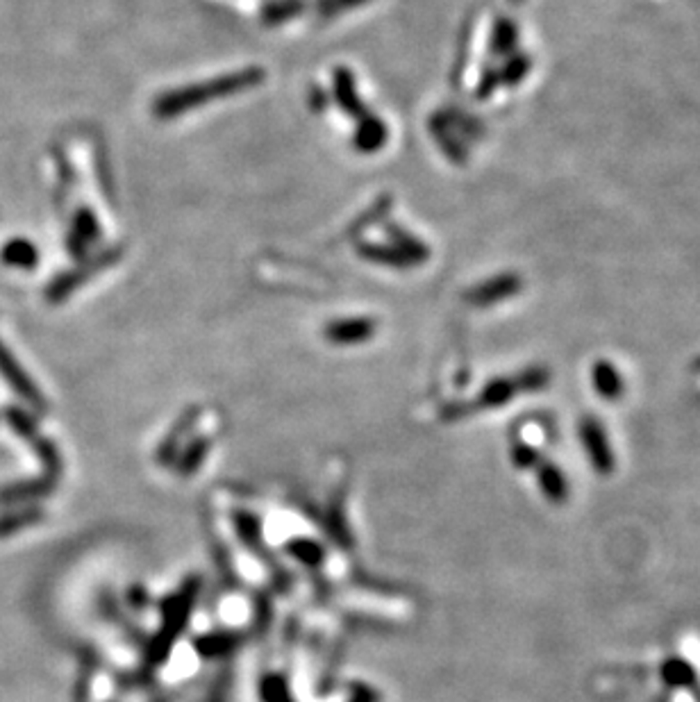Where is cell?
<instances>
[{
    "mask_svg": "<svg viewBox=\"0 0 700 702\" xmlns=\"http://www.w3.org/2000/svg\"><path fill=\"white\" fill-rule=\"evenodd\" d=\"M266 78L264 69L251 67L244 71L227 73V76L212 78L207 82H198V85L182 87V89L161 94L155 100V114L160 118H173L178 114L191 112V109L200 107V105L209 103V100L226 98V96L242 94V91L253 89V87L262 85Z\"/></svg>",
    "mask_w": 700,
    "mask_h": 702,
    "instance_id": "1",
    "label": "cell"
},
{
    "mask_svg": "<svg viewBox=\"0 0 700 702\" xmlns=\"http://www.w3.org/2000/svg\"><path fill=\"white\" fill-rule=\"evenodd\" d=\"M577 434H580V443L585 453H587L589 462L596 468L598 476H610L614 471V450L607 439L605 428L594 416H585L577 425Z\"/></svg>",
    "mask_w": 700,
    "mask_h": 702,
    "instance_id": "2",
    "label": "cell"
},
{
    "mask_svg": "<svg viewBox=\"0 0 700 702\" xmlns=\"http://www.w3.org/2000/svg\"><path fill=\"white\" fill-rule=\"evenodd\" d=\"M520 289H523V280H520L519 275L502 273L464 293V300L474 307H489L493 305V302H501V300H507V298L516 296Z\"/></svg>",
    "mask_w": 700,
    "mask_h": 702,
    "instance_id": "3",
    "label": "cell"
},
{
    "mask_svg": "<svg viewBox=\"0 0 700 702\" xmlns=\"http://www.w3.org/2000/svg\"><path fill=\"white\" fill-rule=\"evenodd\" d=\"M323 335L336 346L360 344L375 335V321L373 319H341V321L330 323Z\"/></svg>",
    "mask_w": 700,
    "mask_h": 702,
    "instance_id": "4",
    "label": "cell"
},
{
    "mask_svg": "<svg viewBox=\"0 0 700 702\" xmlns=\"http://www.w3.org/2000/svg\"><path fill=\"white\" fill-rule=\"evenodd\" d=\"M332 82H335V98L336 103H339V107L344 109L348 116L353 118H364L366 114H369V109L364 107V103L360 100V94H357V87H355V78H353V73L348 71V69L339 67L335 71V76H332Z\"/></svg>",
    "mask_w": 700,
    "mask_h": 702,
    "instance_id": "5",
    "label": "cell"
},
{
    "mask_svg": "<svg viewBox=\"0 0 700 702\" xmlns=\"http://www.w3.org/2000/svg\"><path fill=\"white\" fill-rule=\"evenodd\" d=\"M119 260H121V248L105 250V253H100L94 262H89V264L82 266L80 271H76V273L67 275V278H62V280H57L55 289H52V296L64 298L69 291H71V289H76V284H80L82 280L91 278V275L98 273L100 269H107L109 264H116Z\"/></svg>",
    "mask_w": 700,
    "mask_h": 702,
    "instance_id": "6",
    "label": "cell"
},
{
    "mask_svg": "<svg viewBox=\"0 0 700 702\" xmlns=\"http://www.w3.org/2000/svg\"><path fill=\"white\" fill-rule=\"evenodd\" d=\"M592 384L594 389H596L598 396L605 398V401L610 402L619 401L625 392L623 375H621L619 368H616L612 362H607V359H601V362L594 364Z\"/></svg>",
    "mask_w": 700,
    "mask_h": 702,
    "instance_id": "7",
    "label": "cell"
},
{
    "mask_svg": "<svg viewBox=\"0 0 700 702\" xmlns=\"http://www.w3.org/2000/svg\"><path fill=\"white\" fill-rule=\"evenodd\" d=\"M535 468L541 494H544L550 503H564V500L568 498V480L562 473V468L553 462H539Z\"/></svg>",
    "mask_w": 700,
    "mask_h": 702,
    "instance_id": "8",
    "label": "cell"
},
{
    "mask_svg": "<svg viewBox=\"0 0 700 702\" xmlns=\"http://www.w3.org/2000/svg\"><path fill=\"white\" fill-rule=\"evenodd\" d=\"M387 137V125H384L378 116H373V114H366V116L360 118V123H357L355 139H353V142H355V148L360 152H375L384 146Z\"/></svg>",
    "mask_w": 700,
    "mask_h": 702,
    "instance_id": "9",
    "label": "cell"
},
{
    "mask_svg": "<svg viewBox=\"0 0 700 702\" xmlns=\"http://www.w3.org/2000/svg\"><path fill=\"white\" fill-rule=\"evenodd\" d=\"M357 253L364 260L375 262V264L396 266V269H407V266H417L419 262L410 257L407 253L398 250L396 245H380V244H357Z\"/></svg>",
    "mask_w": 700,
    "mask_h": 702,
    "instance_id": "10",
    "label": "cell"
},
{
    "mask_svg": "<svg viewBox=\"0 0 700 702\" xmlns=\"http://www.w3.org/2000/svg\"><path fill=\"white\" fill-rule=\"evenodd\" d=\"M387 232H389V236H391L393 244H396L398 250H402V253H407L410 257H414L419 264L428 262V257H430V250H428L426 244H421L419 239H414L410 232L401 230V227L393 226V223H387Z\"/></svg>",
    "mask_w": 700,
    "mask_h": 702,
    "instance_id": "11",
    "label": "cell"
},
{
    "mask_svg": "<svg viewBox=\"0 0 700 702\" xmlns=\"http://www.w3.org/2000/svg\"><path fill=\"white\" fill-rule=\"evenodd\" d=\"M519 43V30L511 21L498 19L492 32V51L493 55H510Z\"/></svg>",
    "mask_w": 700,
    "mask_h": 702,
    "instance_id": "12",
    "label": "cell"
},
{
    "mask_svg": "<svg viewBox=\"0 0 700 702\" xmlns=\"http://www.w3.org/2000/svg\"><path fill=\"white\" fill-rule=\"evenodd\" d=\"M659 670H662V679L668 684V687L682 688V687H694L695 684L694 669H691L685 660H676V657H673V660L664 661Z\"/></svg>",
    "mask_w": 700,
    "mask_h": 702,
    "instance_id": "13",
    "label": "cell"
},
{
    "mask_svg": "<svg viewBox=\"0 0 700 702\" xmlns=\"http://www.w3.org/2000/svg\"><path fill=\"white\" fill-rule=\"evenodd\" d=\"M300 10H303L300 0H275V3H269L264 7V23L278 25L282 21L294 19Z\"/></svg>",
    "mask_w": 700,
    "mask_h": 702,
    "instance_id": "14",
    "label": "cell"
},
{
    "mask_svg": "<svg viewBox=\"0 0 700 702\" xmlns=\"http://www.w3.org/2000/svg\"><path fill=\"white\" fill-rule=\"evenodd\" d=\"M530 67H532L530 57L511 55V60L507 61V64L501 69V71H498V73H501V85H507V87L519 85V82L523 80L525 76H528Z\"/></svg>",
    "mask_w": 700,
    "mask_h": 702,
    "instance_id": "15",
    "label": "cell"
},
{
    "mask_svg": "<svg viewBox=\"0 0 700 702\" xmlns=\"http://www.w3.org/2000/svg\"><path fill=\"white\" fill-rule=\"evenodd\" d=\"M98 223H96V217L89 212V209H80L76 217V236L87 241H98Z\"/></svg>",
    "mask_w": 700,
    "mask_h": 702,
    "instance_id": "16",
    "label": "cell"
},
{
    "mask_svg": "<svg viewBox=\"0 0 700 702\" xmlns=\"http://www.w3.org/2000/svg\"><path fill=\"white\" fill-rule=\"evenodd\" d=\"M511 457H514L516 466H520V468H535L537 464L541 462L539 453L532 448L530 443H516Z\"/></svg>",
    "mask_w": 700,
    "mask_h": 702,
    "instance_id": "17",
    "label": "cell"
},
{
    "mask_svg": "<svg viewBox=\"0 0 700 702\" xmlns=\"http://www.w3.org/2000/svg\"><path fill=\"white\" fill-rule=\"evenodd\" d=\"M498 85H501V73H498L496 69H493V71L489 69V71H484L483 78H480V85L478 89H475V96H478V98H489V96L496 91Z\"/></svg>",
    "mask_w": 700,
    "mask_h": 702,
    "instance_id": "18",
    "label": "cell"
},
{
    "mask_svg": "<svg viewBox=\"0 0 700 702\" xmlns=\"http://www.w3.org/2000/svg\"><path fill=\"white\" fill-rule=\"evenodd\" d=\"M364 0H321V12L323 14H335V12L345 10V7L360 5Z\"/></svg>",
    "mask_w": 700,
    "mask_h": 702,
    "instance_id": "19",
    "label": "cell"
},
{
    "mask_svg": "<svg viewBox=\"0 0 700 702\" xmlns=\"http://www.w3.org/2000/svg\"><path fill=\"white\" fill-rule=\"evenodd\" d=\"M309 105H312L314 112H323L327 105V96L323 94V89H318V87H312V91H309Z\"/></svg>",
    "mask_w": 700,
    "mask_h": 702,
    "instance_id": "20",
    "label": "cell"
}]
</instances>
